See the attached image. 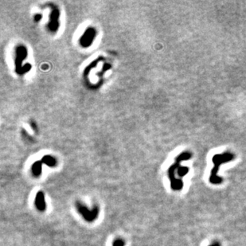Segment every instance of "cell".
Instances as JSON below:
<instances>
[{
	"label": "cell",
	"mask_w": 246,
	"mask_h": 246,
	"mask_svg": "<svg viewBox=\"0 0 246 246\" xmlns=\"http://www.w3.org/2000/svg\"><path fill=\"white\" fill-rule=\"evenodd\" d=\"M75 206H76L77 212L82 216V217L84 218L85 221L88 222H92L97 219L98 215H99L98 206H94L92 210H89L86 206L80 202H77Z\"/></svg>",
	"instance_id": "cell-2"
},
{
	"label": "cell",
	"mask_w": 246,
	"mask_h": 246,
	"mask_svg": "<svg viewBox=\"0 0 246 246\" xmlns=\"http://www.w3.org/2000/svg\"><path fill=\"white\" fill-rule=\"evenodd\" d=\"M209 246H221V245H220L219 243L214 242V244H212L211 245H209Z\"/></svg>",
	"instance_id": "cell-7"
},
{
	"label": "cell",
	"mask_w": 246,
	"mask_h": 246,
	"mask_svg": "<svg viewBox=\"0 0 246 246\" xmlns=\"http://www.w3.org/2000/svg\"><path fill=\"white\" fill-rule=\"evenodd\" d=\"M42 162H44L45 164L49 166H54L56 165V160L54 159V158L49 156V155L43 157Z\"/></svg>",
	"instance_id": "cell-5"
},
{
	"label": "cell",
	"mask_w": 246,
	"mask_h": 246,
	"mask_svg": "<svg viewBox=\"0 0 246 246\" xmlns=\"http://www.w3.org/2000/svg\"><path fill=\"white\" fill-rule=\"evenodd\" d=\"M32 173L34 176H39L42 173V162H36L32 166Z\"/></svg>",
	"instance_id": "cell-4"
},
{
	"label": "cell",
	"mask_w": 246,
	"mask_h": 246,
	"mask_svg": "<svg viewBox=\"0 0 246 246\" xmlns=\"http://www.w3.org/2000/svg\"><path fill=\"white\" fill-rule=\"evenodd\" d=\"M34 204L36 208L40 212L46 211V202L45 198V194L42 191H38L35 197Z\"/></svg>",
	"instance_id": "cell-3"
},
{
	"label": "cell",
	"mask_w": 246,
	"mask_h": 246,
	"mask_svg": "<svg viewBox=\"0 0 246 246\" xmlns=\"http://www.w3.org/2000/svg\"><path fill=\"white\" fill-rule=\"evenodd\" d=\"M125 245V242L122 239H116L114 241V242L112 244V246H124Z\"/></svg>",
	"instance_id": "cell-6"
},
{
	"label": "cell",
	"mask_w": 246,
	"mask_h": 246,
	"mask_svg": "<svg viewBox=\"0 0 246 246\" xmlns=\"http://www.w3.org/2000/svg\"><path fill=\"white\" fill-rule=\"evenodd\" d=\"M234 158L233 154L230 153H224L221 154H216L213 158V162L214 164V167L213 168L211 171V174L210 176V182L213 184H220L222 182V178L217 176V171L219 170L220 165L225 163L227 162H229L233 160Z\"/></svg>",
	"instance_id": "cell-1"
}]
</instances>
